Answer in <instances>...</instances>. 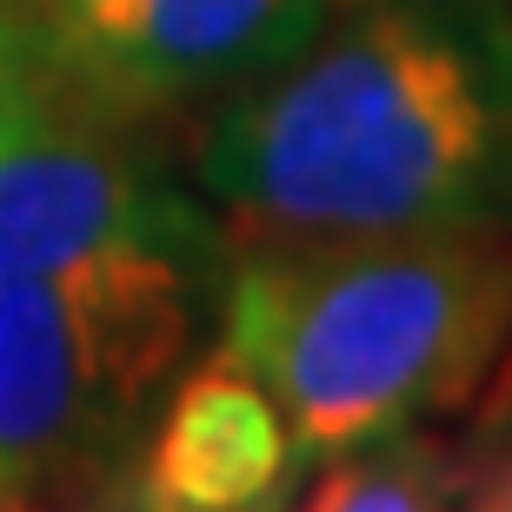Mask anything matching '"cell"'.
I'll list each match as a JSON object with an SVG mask.
<instances>
[{"label":"cell","mask_w":512,"mask_h":512,"mask_svg":"<svg viewBox=\"0 0 512 512\" xmlns=\"http://www.w3.org/2000/svg\"><path fill=\"white\" fill-rule=\"evenodd\" d=\"M193 187L240 247L512 227V0H346L220 100Z\"/></svg>","instance_id":"obj_1"},{"label":"cell","mask_w":512,"mask_h":512,"mask_svg":"<svg viewBox=\"0 0 512 512\" xmlns=\"http://www.w3.org/2000/svg\"><path fill=\"white\" fill-rule=\"evenodd\" d=\"M213 326L280 399L306 473L493 393L512 360V227L260 240L233 253Z\"/></svg>","instance_id":"obj_2"},{"label":"cell","mask_w":512,"mask_h":512,"mask_svg":"<svg viewBox=\"0 0 512 512\" xmlns=\"http://www.w3.org/2000/svg\"><path fill=\"white\" fill-rule=\"evenodd\" d=\"M220 286V260L153 247L0 280V512L114 506Z\"/></svg>","instance_id":"obj_3"},{"label":"cell","mask_w":512,"mask_h":512,"mask_svg":"<svg viewBox=\"0 0 512 512\" xmlns=\"http://www.w3.org/2000/svg\"><path fill=\"white\" fill-rule=\"evenodd\" d=\"M120 247L227 260V233L87 67L60 0H0V280Z\"/></svg>","instance_id":"obj_4"},{"label":"cell","mask_w":512,"mask_h":512,"mask_svg":"<svg viewBox=\"0 0 512 512\" xmlns=\"http://www.w3.org/2000/svg\"><path fill=\"white\" fill-rule=\"evenodd\" d=\"M346 0H60L107 87L147 120L233 100L300 54Z\"/></svg>","instance_id":"obj_5"},{"label":"cell","mask_w":512,"mask_h":512,"mask_svg":"<svg viewBox=\"0 0 512 512\" xmlns=\"http://www.w3.org/2000/svg\"><path fill=\"white\" fill-rule=\"evenodd\" d=\"M293 479H300V453H293V426H286L280 399L227 346H213L167 393L160 419L147 426L127 479H120L114 506L247 512L280 506Z\"/></svg>","instance_id":"obj_6"},{"label":"cell","mask_w":512,"mask_h":512,"mask_svg":"<svg viewBox=\"0 0 512 512\" xmlns=\"http://www.w3.org/2000/svg\"><path fill=\"white\" fill-rule=\"evenodd\" d=\"M306 506L313 512H433L466 506V446L433 426L360 439L346 453L306 466Z\"/></svg>","instance_id":"obj_7"},{"label":"cell","mask_w":512,"mask_h":512,"mask_svg":"<svg viewBox=\"0 0 512 512\" xmlns=\"http://www.w3.org/2000/svg\"><path fill=\"white\" fill-rule=\"evenodd\" d=\"M473 413H479V433L466 446V506L512 512V360Z\"/></svg>","instance_id":"obj_8"}]
</instances>
